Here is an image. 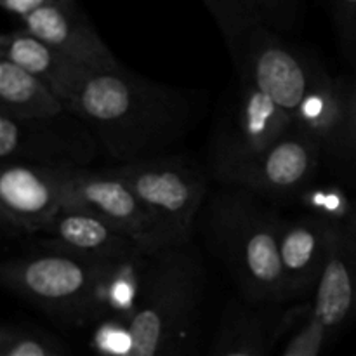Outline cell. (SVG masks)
<instances>
[{"mask_svg":"<svg viewBox=\"0 0 356 356\" xmlns=\"http://www.w3.org/2000/svg\"><path fill=\"white\" fill-rule=\"evenodd\" d=\"M70 113L120 163L162 156L193 117L191 96L152 82L127 68L94 72L80 83Z\"/></svg>","mask_w":356,"mask_h":356,"instance_id":"1","label":"cell"},{"mask_svg":"<svg viewBox=\"0 0 356 356\" xmlns=\"http://www.w3.org/2000/svg\"><path fill=\"white\" fill-rule=\"evenodd\" d=\"M282 225L284 219L243 190L221 191L209 207L212 245L247 298L256 302L285 301Z\"/></svg>","mask_w":356,"mask_h":356,"instance_id":"2","label":"cell"},{"mask_svg":"<svg viewBox=\"0 0 356 356\" xmlns=\"http://www.w3.org/2000/svg\"><path fill=\"white\" fill-rule=\"evenodd\" d=\"M202 266L188 245L149 256L141 294L127 322L125 356H170L197 312Z\"/></svg>","mask_w":356,"mask_h":356,"instance_id":"3","label":"cell"},{"mask_svg":"<svg viewBox=\"0 0 356 356\" xmlns=\"http://www.w3.org/2000/svg\"><path fill=\"white\" fill-rule=\"evenodd\" d=\"M118 263L44 249L0 268L2 284L52 318L82 323L103 316V292Z\"/></svg>","mask_w":356,"mask_h":356,"instance_id":"4","label":"cell"},{"mask_svg":"<svg viewBox=\"0 0 356 356\" xmlns=\"http://www.w3.org/2000/svg\"><path fill=\"white\" fill-rule=\"evenodd\" d=\"M138 195L170 247L188 245L193 221L207 195V181L179 159L156 156L106 167Z\"/></svg>","mask_w":356,"mask_h":356,"instance_id":"5","label":"cell"},{"mask_svg":"<svg viewBox=\"0 0 356 356\" xmlns=\"http://www.w3.org/2000/svg\"><path fill=\"white\" fill-rule=\"evenodd\" d=\"M240 80H247L273 99L296 122L316 63L266 24L254 26L232 51Z\"/></svg>","mask_w":356,"mask_h":356,"instance_id":"6","label":"cell"},{"mask_svg":"<svg viewBox=\"0 0 356 356\" xmlns=\"http://www.w3.org/2000/svg\"><path fill=\"white\" fill-rule=\"evenodd\" d=\"M97 141L73 113L47 120H16L0 111V159L51 167H83L96 155Z\"/></svg>","mask_w":356,"mask_h":356,"instance_id":"7","label":"cell"},{"mask_svg":"<svg viewBox=\"0 0 356 356\" xmlns=\"http://www.w3.org/2000/svg\"><path fill=\"white\" fill-rule=\"evenodd\" d=\"M63 207L89 212L138 240L149 254L169 249L162 229L129 184L106 170L72 167Z\"/></svg>","mask_w":356,"mask_h":356,"instance_id":"8","label":"cell"},{"mask_svg":"<svg viewBox=\"0 0 356 356\" xmlns=\"http://www.w3.org/2000/svg\"><path fill=\"white\" fill-rule=\"evenodd\" d=\"M322 152L299 129L254 159L214 167L219 181L259 197H294L312 181Z\"/></svg>","mask_w":356,"mask_h":356,"instance_id":"9","label":"cell"},{"mask_svg":"<svg viewBox=\"0 0 356 356\" xmlns=\"http://www.w3.org/2000/svg\"><path fill=\"white\" fill-rule=\"evenodd\" d=\"M296 129L308 136L322 155L351 160L356 156L355 79L330 76L316 63L312 86L296 113Z\"/></svg>","mask_w":356,"mask_h":356,"instance_id":"10","label":"cell"},{"mask_svg":"<svg viewBox=\"0 0 356 356\" xmlns=\"http://www.w3.org/2000/svg\"><path fill=\"white\" fill-rule=\"evenodd\" d=\"M72 167L2 163L0 212L3 221L26 235H40L58 216Z\"/></svg>","mask_w":356,"mask_h":356,"instance_id":"11","label":"cell"},{"mask_svg":"<svg viewBox=\"0 0 356 356\" xmlns=\"http://www.w3.org/2000/svg\"><path fill=\"white\" fill-rule=\"evenodd\" d=\"M21 24L31 35L89 72L122 68L76 0H56L51 6L23 17Z\"/></svg>","mask_w":356,"mask_h":356,"instance_id":"12","label":"cell"},{"mask_svg":"<svg viewBox=\"0 0 356 356\" xmlns=\"http://www.w3.org/2000/svg\"><path fill=\"white\" fill-rule=\"evenodd\" d=\"M240 82L242 90L232 122L222 132L214 167L254 159L296 129L294 118L285 113L263 90L247 80Z\"/></svg>","mask_w":356,"mask_h":356,"instance_id":"13","label":"cell"},{"mask_svg":"<svg viewBox=\"0 0 356 356\" xmlns=\"http://www.w3.org/2000/svg\"><path fill=\"white\" fill-rule=\"evenodd\" d=\"M337 222L322 216L284 219L280 261L285 301L315 291L329 261Z\"/></svg>","mask_w":356,"mask_h":356,"instance_id":"14","label":"cell"},{"mask_svg":"<svg viewBox=\"0 0 356 356\" xmlns=\"http://www.w3.org/2000/svg\"><path fill=\"white\" fill-rule=\"evenodd\" d=\"M40 235L47 238V249L63 250L87 259L117 263L152 256L127 233L79 209L63 207Z\"/></svg>","mask_w":356,"mask_h":356,"instance_id":"15","label":"cell"},{"mask_svg":"<svg viewBox=\"0 0 356 356\" xmlns=\"http://www.w3.org/2000/svg\"><path fill=\"white\" fill-rule=\"evenodd\" d=\"M355 306L356 233L346 228L344 222H337L329 261L315 289L309 316L315 318L329 336L350 318Z\"/></svg>","mask_w":356,"mask_h":356,"instance_id":"16","label":"cell"},{"mask_svg":"<svg viewBox=\"0 0 356 356\" xmlns=\"http://www.w3.org/2000/svg\"><path fill=\"white\" fill-rule=\"evenodd\" d=\"M0 58L9 59L24 72L42 80L65 103L66 108L72 104L86 75L92 73L24 28L2 35Z\"/></svg>","mask_w":356,"mask_h":356,"instance_id":"17","label":"cell"},{"mask_svg":"<svg viewBox=\"0 0 356 356\" xmlns=\"http://www.w3.org/2000/svg\"><path fill=\"white\" fill-rule=\"evenodd\" d=\"M0 111L16 120H47L68 113V108L42 80L0 58Z\"/></svg>","mask_w":356,"mask_h":356,"instance_id":"18","label":"cell"},{"mask_svg":"<svg viewBox=\"0 0 356 356\" xmlns=\"http://www.w3.org/2000/svg\"><path fill=\"white\" fill-rule=\"evenodd\" d=\"M221 30L229 52L235 51L242 38L261 24L247 0H202Z\"/></svg>","mask_w":356,"mask_h":356,"instance_id":"19","label":"cell"},{"mask_svg":"<svg viewBox=\"0 0 356 356\" xmlns=\"http://www.w3.org/2000/svg\"><path fill=\"white\" fill-rule=\"evenodd\" d=\"M261 24L280 33L291 31L301 19L302 0H247Z\"/></svg>","mask_w":356,"mask_h":356,"instance_id":"20","label":"cell"},{"mask_svg":"<svg viewBox=\"0 0 356 356\" xmlns=\"http://www.w3.org/2000/svg\"><path fill=\"white\" fill-rule=\"evenodd\" d=\"M329 9L337 37L350 58L356 56V0H322Z\"/></svg>","mask_w":356,"mask_h":356,"instance_id":"21","label":"cell"},{"mask_svg":"<svg viewBox=\"0 0 356 356\" xmlns=\"http://www.w3.org/2000/svg\"><path fill=\"white\" fill-rule=\"evenodd\" d=\"M263 336V320L249 316L238 325L235 336L236 343L219 351L218 356H263L259 350V341Z\"/></svg>","mask_w":356,"mask_h":356,"instance_id":"22","label":"cell"},{"mask_svg":"<svg viewBox=\"0 0 356 356\" xmlns=\"http://www.w3.org/2000/svg\"><path fill=\"white\" fill-rule=\"evenodd\" d=\"M325 339L327 332L323 327L308 315L306 323L299 330L298 336L291 341L284 356H318Z\"/></svg>","mask_w":356,"mask_h":356,"instance_id":"23","label":"cell"},{"mask_svg":"<svg viewBox=\"0 0 356 356\" xmlns=\"http://www.w3.org/2000/svg\"><path fill=\"white\" fill-rule=\"evenodd\" d=\"M2 356H59L47 343L31 336H7L3 334Z\"/></svg>","mask_w":356,"mask_h":356,"instance_id":"24","label":"cell"},{"mask_svg":"<svg viewBox=\"0 0 356 356\" xmlns=\"http://www.w3.org/2000/svg\"><path fill=\"white\" fill-rule=\"evenodd\" d=\"M96 346L103 355L125 356L129 350L127 325L120 327L118 323H106L96 336Z\"/></svg>","mask_w":356,"mask_h":356,"instance_id":"25","label":"cell"},{"mask_svg":"<svg viewBox=\"0 0 356 356\" xmlns=\"http://www.w3.org/2000/svg\"><path fill=\"white\" fill-rule=\"evenodd\" d=\"M54 2L56 0H0L3 10L13 14V16L19 17V21L23 19V17L30 16V14L37 13L42 7L51 6V3Z\"/></svg>","mask_w":356,"mask_h":356,"instance_id":"26","label":"cell"},{"mask_svg":"<svg viewBox=\"0 0 356 356\" xmlns=\"http://www.w3.org/2000/svg\"><path fill=\"white\" fill-rule=\"evenodd\" d=\"M344 225H346V228H350L351 232L356 233V207L351 211L350 218H348V221H344Z\"/></svg>","mask_w":356,"mask_h":356,"instance_id":"27","label":"cell"},{"mask_svg":"<svg viewBox=\"0 0 356 356\" xmlns=\"http://www.w3.org/2000/svg\"><path fill=\"white\" fill-rule=\"evenodd\" d=\"M355 63H356V56H355ZM355 83H356V76H355Z\"/></svg>","mask_w":356,"mask_h":356,"instance_id":"28","label":"cell"}]
</instances>
